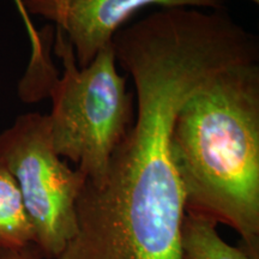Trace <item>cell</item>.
Wrapping results in <instances>:
<instances>
[{"label": "cell", "instance_id": "6da1fadb", "mask_svg": "<svg viewBox=\"0 0 259 259\" xmlns=\"http://www.w3.org/2000/svg\"><path fill=\"white\" fill-rule=\"evenodd\" d=\"M170 155L185 211L231 227L259 259V65L228 67L184 103Z\"/></svg>", "mask_w": 259, "mask_h": 259}, {"label": "cell", "instance_id": "52a82bcc", "mask_svg": "<svg viewBox=\"0 0 259 259\" xmlns=\"http://www.w3.org/2000/svg\"><path fill=\"white\" fill-rule=\"evenodd\" d=\"M0 259H45L34 245L18 250L0 248Z\"/></svg>", "mask_w": 259, "mask_h": 259}, {"label": "cell", "instance_id": "8992f818", "mask_svg": "<svg viewBox=\"0 0 259 259\" xmlns=\"http://www.w3.org/2000/svg\"><path fill=\"white\" fill-rule=\"evenodd\" d=\"M181 259H250V257L241 247H235L223 240L215 221L185 211L181 223Z\"/></svg>", "mask_w": 259, "mask_h": 259}, {"label": "cell", "instance_id": "3957f363", "mask_svg": "<svg viewBox=\"0 0 259 259\" xmlns=\"http://www.w3.org/2000/svg\"><path fill=\"white\" fill-rule=\"evenodd\" d=\"M0 163L17 183L45 259L59 255L77 231L76 203L85 178L57 155L47 116L28 113L0 134Z\"/></svg>", "mask_w": 259, "mask_h": 259}, {"label": "cell", "instance_id": "5b68a950", "mask_svg": "<svg viewBox=\"0 0 259 259\" xmlns=\"http://www.w3.org/2000/svg\"><path fill=\"white\" fill-rule=\"evenodd\" d=\"M35 234L18 185L0 163V248L18 250L34 245Z\"/></svg>", "mask_w": 259, "mask_h": 259}, {"label": "cell", "instance_id": "277c9868", "mask_svg": "<svg viewBox=\"0 0 259 259\" xmlns=\"http://www.w3.org/2000/svg\"><path fill=\"white\" fill-rule=\"evenodd\" d=\"M24 5L56 22L72 47L77 66L84 67L139 10L153 5L220 10L226 0H25Z\"/></svg>", "mask_w": 259, "mask_h": 259}, {"label": "cell", "instance_id": "7a4b0ae2", "mask_svg": "<svg viewBox=\"0 0 259 259\" xmlns=\"http://www.w3.org/2000/svg\"><path fill=\"white\" fill-rule=\"evenodd\" d=\"M56 48L64 73L51 89L53 107L46 115L51 145L57 155L72 161L85 180L97 181L134 124L135 95L116 69L113 42L80 69L59 28Z\"/></svg>", "mask_w": 259, "mask_h": 259}, {"label": "cell", "instance_id": "ba28073f", "mask_svg": "<svg viewBox=\"0 0 259 259\" xmlns=\"http://www.w3.org/2000/svg\"><path fill=\"white\" fill-rule=\"evenodd\" d=\"M250 2H252V3H254V4H259V0H250Z\"/></svg>", "mask_w": 259, "mask_h": 259}]
</instances>
